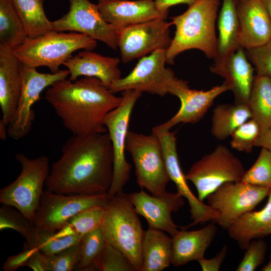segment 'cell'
<instances>
[{
	"mask_svg": "<svg viewBox=\"0 0 271 271\" xmlns=\"http://www.w3.org/2000/svg\"><path fill=\"white\" fill-rule=\"evenodd\" d=\"M13 229L26 240L28 246L38 247L40 244L38 232L34 224L15 207L4 205L0 208V230Z\"/></svg>",
	"mask_w": 271,
	"mask_h": 271,
	"instance_id": "cell-32",
	"label": "cell"
},
{
	"mask_svg": "<svg viewBox=\"0 0 271 271\" xmlns=\"http://www.w3.org/2000/svg\"><path fill=\"white\" fill-rule=\"evenodd\" d=\"M270 190L241 181L223 184L206 198L208 205L219 212L213 222L227 229L240 216L253 210Z\"/></svg>",
	"mask_w": 271,
	"mask_h": 271,
	"instance_id": "cell-12",
	"label": "cell"
},
{
	"mask_svg": "<svg viewBox=\"0 0 271 271\" xmlns=\"http://www.w3.org/2000/svg\"><path fill=\"white\" fill-rule=\"evenodd\" d=\"M45 0H12L27 37L35 38L53 30L44 9Z\"/></svg>",
	"mask_w": 271,
	"mask_h": 271,
	"instance_id": "cell-30",
	"label": "cell"
},
{
	"mask_svg": "<svg viewBox=\"0 0 271 271\" xmlns=\"http://www.w3.org/2000/svg\"><path fill=\"white\" fill-rule=\"evenodd\" d=\"M245 50L246 56L254 66L257 74L271 79V40L260 46Z\"/></svg>",
	"mask_w": 271,
	"mask_h": 271,
	"instance_id": "cell-40",
	"label": "cell"
},
{
	"mask_svg": "<svg viewBox=\"0 0 271 271\" xmlns=\"http://www.w3.org/2000/svg\"><path fill=\"white\" fill-rule=\"evenodd\" d=\"M105 240L99 226L83 235L80 242L78 262L79 270H91L93 262L103 247Z\"/></svg>",
	"mask_w": 271,
	"mask_h": 271,
	"instance_id": "cell-34",
	"label": "cell"
},
{
	"mask_svg": "<svg viewBox=\"0 0 271 271\" xmlns=\"http://www.w3.org/2000/svg\"><path fill=\"white\" fill-rule=\"evenodd\" d=\"M241 181L271 189V153L261 148L257 159L246 171Z\"/></svg>",
	"mask_w": 271,
	"mask_h": 271,
	"instance_id": "cell-36",
	"label": "cell"
},
{
	"mask_svg": "<svg viewBox=\"0 0 271 271\" xmlns=\"http://www.w3.org/2000/svg\"><path fill=\"white\" fill-rule=\"evenodd\" d=\"M68 1L69 11L61 18L52 22L53 30L83 34L116 50L117 30L104 21L97 5L89 0Z\"/></svg>",
	"mask_w": 271,
	"mask_h": 271,
	"instance_id": "cell-14",
	"label": "cell"
},
{
	"mask_svg": "<svg viewBox=\"0 0 271 271\" xmlns=\"http://www.w3.org/2000/svg\"><path fill=\"white\" fill-rule=\"evenodd\" d=\"M22 65L12 49L0 46V106L2 119L7 125L15 113L20 96Z\"/></svg>",
	"mask_w": 271,
	"mask_h": 271,
	"instance_id": "cell-22",
	"label": "cell"
},
{
	"mask_svg": "<svg viewBox=\"0 0 271 271\" xmlns=\"http://www.w3.org/2000/svg\"><path fill=\"white\" fill-rule=\"evenodd\" d=\"M257 123L250 118L236 128L231 134L230 144L232 148L246 153L251 152L260 135Z\"/></svg>",
	"mask_w": 271,
	"mask_h": 271,
	"instance_id": "cell-37",
	"label": "cell"
},
{
	"mask_svg": "<svg viewBox=\"0 0 271 271\" xmlns=\"http://www.w3.org/2000/svg\"><path fill=\"white\" fill-rule=\"evenodd\" d=\"M142 95V92L134 90L122 91L121 103L107 113L104 119L113 153V178L107 192L109 199L117 193L123 192L130 178L132 167L125 157L126 139L132 111Z\"/></svg>",
	"mask_w": 271,
	"mask_h": 271,
	"instance_id": "cell-9",
	"label": "cell"
},
{
	"mask_svg": "<svg viewBox=\"0 0 271 271\" xmlns=\"http://www.w3.org/2000/svg\"><path fill=\"white\" fill-rule=\"evenodd\" d=\"M80 242L58 253L47 255L48 271L74 270L78 262Z\"/></svg>",
	"mask_w": 271,
	"mask_h": 271,
	"instance_id": "cell-38",
	"label": "cell"
},
{
	"mask_svg": "<svg viewBox=\"0 0 271 271\" xmlns=\"http://www.w3.org/2000/svg\"><path fill=\"white\" fill-rule=\"evenodd\" d=\"M262 271H271V254L269 255V259L266 264L264 265L262 268Z\"/></svg>",
	"mask_w": 271,
	"mask_h": 271,
	"instance_id": "cell-49",
	"label": "cell"
},
{
	"mask_svg": "<svg viewBox=\"0 0 271 271\" xmlns=\"http://www.w3.org/2000/svg\"><path fill=\"white\" fill-rule=\"evenodd\" d=\"M26 266L35 271H48L47 256L38 248L30 258Z\"/></svg>",
	"mask_w": 271,
	"mask_h": 271,
	"instance_id": "cell-44",
	"label": "cell"
},
{
	"mask_svg": "<svg viewBox=\"0 0 271 271\" xmlns=\"http://www.w3.org/2000/svg\"><path fill=\"white\" fill-rule=\"evenodd\" d=\"M157 134L160 140L165 164L170 180L177 187V192L187 199L190 206L192 222L183 228H187L199 223L208 221L214 222L219 216V212L208 204H204L196 197L190 189L185 175L183 173L177 150L176 132L169 131H152Z\"/></svg>",
	"mask_w": 271,
	"mask_h": 271,
	"instance_id": "cell-17",
	"label": "cell"
},
{
	"mask_svg": "<svg viewBox=\"0 0 271 271\" xmlns=\"http://www.w3.org/2000/svg\"><path fill=\"white\" fill-rule=\"evenodd\" d=\"M172 238L164 231L149 227L142 244L141 271H161L171 264Z\"/></svg>",
	"mask_w": 271,
	"mask_h": 271,
	"instance_id": "cell-26",
	"label": "cell"
},
{
	"mask_svg": "<svg viewBox=\"0 0 271 271\" xmlns=\"http://www.w3.org/2000/svg\"><path fill=\"white\" fill-rule=\"evenodd\" d=\"M271 21V0H262Z\"/></svg>",
	"mask_w": 271,
	"mask_h": 271,
	"instance_id": "cell-48",
	"label": "cell"
},
{
	"mask_svg": "<svg viewBox=\"0 0 271 271\" xmlns=\"http://www.w3.org/2000/svg\"><path fill=\"white\" fill-rule=\"evenodd\" d=\"M210 71L225 79V82L235 98V103L246 104L254 77L252 67L244 48L239 47L222 61L214 63Z\"/></svg>",
	"mask_w": 271,
	"mask_h": 271,
	"instance_id": "cell-21",
	"label": "cell"
},
{
	"mask_svg": "<svg viewBox=\"0 0 271 271\" xmlns=\"http://www.w3.org/2000/svg\"><path fill=\"white\" fill-rule=\"evenodd\" d=\"M125 149L132 157L138 185L152 195L165 194L170 179L159 136L153 132L147 135L128 130Z\"/></svg>",
	"mask_w": 271,
	"mask_h": 271,
	"instance_id": "cell-7",
	"label": "cell"
},
{
	"mask_svg": "<svg viewBox=\"0 0 271 271\" xmlns=\"http://www.w3.org/2000/svg\"><path fill=\"white\" fill-rule=\"evenodd\" d=\"M104 211V207L101 206L84 210L70 219L60 230L52 235V237L84 235L101 226Z\"/></svg>",
	"mask_w": 271,
	"mask_h": 271,
	"instance_id": "cell-33",
	"label": "cell"
},
{
	"mask_svg": "<svg viewBox=\"0 0 271 271\" xmlns=\"http://www.w3.org/2000/svg\"><path fill=\"white\" fill-rule=\"evenodd\" d=\"M198 0H155V4L159 11L168 13L169 9L173 6L184 4L190 6Z\"/></svg>",
	"mask_w": 271,
	"mask_h": 271,
	"instance_id": "cell-45",
	"label": "cell"
},
{
	"mask_svg": "<svg viewBox=\"0 0 271 271\" xmlns=\"http://www.w3.org/2000/svg\"><path fill=\"white\" fill-rule=\"evenodd\" d=\"M128 195L123 192L110 199L101 224L105 241L122 252L136 269L142 267L145 231Z\"/></svg>",
	"mask_w": 271,
	"mask_h": 271,
	"instance_id": "cell-4",
	"label": "cell"
},
{
	"mask_svg": "<svg viewBox=\"0 0 271 271\" xmlns=\"http://www.w3.org/2000/svg\"><path fill=\"white\" fill-rule=\"evenodd\" d=\"M251 118L258 124L260 133L271 126V79L260 74L255 75L247 102Z\"/></svg>",
	"mask_w": 271,
	"mask_h": 271,
	"instance_id": "cell-29",
	"label": "cell"
},
{
	"mask_svg": "<svg viewBox=\"0 0 271 271\" xmlns=\"http://www.w3.org/2000/svg\"><path fill=\"white\" fill-rule=\"evenodd\" d=\"M118 57L103 56L84 50L68 59L63 64L69 71V79L74 81L81 76L94 77L108 87L121 78Z\"/></svg>",
	"mask_w": 271,
	"mask_h": 271,
	"instance_id": "cell-23",
	"label": "cell"
},
{
	"mask_svg": "<svg viewBox=\"0 0 271 271\" xmlns=\"http://www.w3.org/2000/svg\"><path fill=\"white\" fill-rule=\"evenodd\" d=\"M45 98L65 128L78 136L107 132L104 117L122 100L100 79L88 76L55 82L47 88Z\"/></svg>",
	"mask_w": 271,
	"mask_h": 271,
	"instance_id": "cell-2",
	"label": "cell"
},
{
	"mask_svg": "<svg viewBox=\"0 0 271 271\" xmlns=\"http://www.w3.org/2000/svg\"><path fill=\"white\" fill-rule=\"evenodd\" d=\"M255 147L264 148L271 153V126L265 132L260 134Z\"/></svg>",
	"mask_w": 271,
	"mask_h": 271,
	"instance_id": "cell-46",
	"label": "cell"
},
{
	"mask_svg": "<svg viewBox=\"0 0 271 271\" xmlns=\"http://www.w3.org/2000/svg\"><path fill=\"white\" fill-rule=\"evenodd\" d=\"M27 37L12 0H0V46L13 49Z\"/></svg>",
	"mask_w": 271,
	"mask_h": 271,
	"instance_id": "cell-31",
	"label": "cell"
},
{
	"mask_svg": "<svg viewBox=\"0 0 271 271\" xmlns=\"http://www.w3.org/2000/svg\"><path fill=\"white\" fill-rule=\"evenodd\" d=\"M104 21L116 29L157 19H166L168 13L159 10L153 0H98Z\"/></svg>",
	"mask_w": 271,
	"mask_h": 271,
	"instance_id": "cell-19",
	"label": "cell"
},
{
	"mask_svg": "<svg viewBox=\"0 0 271 271\" xmlns=\"http://www.w3.org/2000/svg\"><path fill=\"white\" fill-rule=\"evenodd\" d=\"M83 235H69L59 238H47L38 247L46 255H50L79 243Z\"/></svg>",
	"mask_w": 271,
	"mask_h": 271,
	"instance_id": "cell-41",
	"label": "cell"
},
{
	"mask_svg": "<svg viewBox=\"0 0 271 271\" xmlns=\"http://www.w3.org/2000/svg\"><path fill=\"white\" fill-rule=\"evenodd\" d=\"M166 49L157 50L140 59L131 71L125 77L114 82L109 86L115 94L126 90L147 92L161 96L168 92V84L174 75L165 67Z\"/></svg>",
	"mask_w": 271,
	"mask_h": 271,
	"instance_id": "cell-15",
	"label": "cell"
},
{
	"mask_svg": "<svg viewBox=\"0 0 271 271\" xmlns=\"http://www.w3.org/2000/svg\"><path fill=\"white\" fill-rule=\"evenodd\" d=\"M239 25V44L245 49L271 40V21L262 0H236Z\"/></svg>",
	"mask_w": 271,
	"mask_h": 271,
	"instance_id": "cell-20",
	"label": "cell"
},
{
	"mask_svg": "<svg viewBox=\"0 0 271 271\" xmlns=\"http://www.w3.org/2000/svg\"><path fill=\"white\" fill-rule=\"evenodd\" d=\"M113 171V153L107 132L72 135L50 168L46 189L64 194H107Z\"/></svg>",
	"mask_w": 271,
	"mask_h": 271,
	"instance_id": "cell-1",
	"label": "cell"
},
{
	"mask_svg": "<svg viewBox=\"0 0 271 271\" xmlns=\"http://www.w3.org/2000/svg\"><path fill=\"white\" fill-rule=\"evenodd\" d=\"M38 247H32L24 244L21 252L9 257L4 263L3 268L6 271H14L20 267L27 265L32 255Z\"/></svg>",
	"mask_w": 271,
	"mask_h": 271,
	"instance_id": "cell-42",
	"label": "cell"
},
{
	"mask_svg": "<svg viewBox=\"0 0 271 271\" xmlns=\"http://www.w3.org/2000/svg\"><path fill=\"white\" fill-rule=\"evenodd\" d=\"M109 200L107 194H64L46 189L33 224L38 231L53 235L78 213L95 206L105 207Z\"/></svg>",
	"mask_w": 271,
	"mask_h": 271,
	"instance_id": "cell-10",
	"label": "cell"
},
{
	"mask_svg": "<svg viewBox=\"0 0 271 271\" xmlns=\"http://www.w3.org/2000/svg\"><path fill=\"white\" fill-rule=\"evenodd\" d=\"M91 270L136 271V269L122 252L105 242L93 262Z\"/></svg>",
	"mask_w": 271,
	"mask_h": 271,
	"instance_id": "cell-35",
	"label": "cell"
},
{
	"mask_svg": "<svg viewBox=\"0 0 271 271\" xmlns=\"http://www.w3.org/2000/svg\"><path fill=\"white\" fill-rule=\"evenodd\" d=\"M226 230L242 250L246 249L253 239L271 234V189L267 201L261 210L243 214Z\"/></svg>",
	"mask_w": 271,
	"mask_h": 271,
	"instance_id": "cell-25",
	"label": "cell"
},
{
	"mask_svg": "<svg viewBox=\"0 0 271 271\" xmlns=\"http://www.w3.org/2000/svg\"><path fill=\"white\" fill-rule=\"evenodd\" d=\"M239 158L226 147L218 145L194 163L185 175L195 186L201 201L223 184L241 181L245 172Z\"/></svg>",
	"mask_w": 271,
	"mask_h": 271,
	"instance_id": "cell-8",
	"label": "cell"
},
{
	"mask_svg": "<svg viewBox=\"0 0 271 271\" xmlns=\"http://www.w3.org/2000/svg\"><path fill=\"white\" fill-rule=\"evenodd\" d=\"M251 118L250 109L246 104H218L213 111L211 132L218 140H224Z\"/></svg>",
	"mask_w": 271,
	"mask_h": 271,
	"instance_id": "cell-28",
	"label": "cell"
},
{
	"mask_svg": "<svg viewBox=\"0 0 271 271\" xmlns=\"http://www.w3.org/2000/svg\"><path fill=\"white\" fill-rule=\"evenodd\" d=\"M96 46V40L86 35L52 30L37 37H27L13 50L23 65L35 68L47 67L55 73L75 51H92Z\"/></svg>",
	"mask_w": 271,
	"mask_h": 271,
	"instance_id": "cell-5",
	"label": "cell"
},
{
	"mask_svg": "<svg viewBox=\"0 0 271 271\" xmlns=\"http://www.w3.org/2000/svg\"><path fill=\"white\" fill-rule=\"evenodd\" d=\"M217 22L218 35L215 63L222 61L241 47L236 0H222Z\"/></svg>",
	"mask_w": 271,
	"mask_h": 271,
	"instance_id": "cell-27",
	"label": "cell"
},
{
	"mask_svg": "<svg viewBox=\"0 0 271 271\" xmlns=\"http://www.w3.org/2000/svg\"><path fill=\"white\" fill-rule=\"evenodd\" d=\"M164 19L125 27L117 30V47L123 63L141 58L158 49H167L172 39V25Z\"/></svg>",
	"mask_w": 271,
	"mask_h": 271,
	"instance_id": "cell-13",
	"label": "cell"
},
{
	"mask_svg": "<svg viewBox=\"0 0 271 271\" xmlns=\"http://www.w3.org/2000/svg\"><path fill=\"white\" fill-rule=\"evenodd\" d=\"M22 87L15 113L8 125V135L19 140L30 131L35 119L33 105L40 98L41 93L55 82L65 79L69 75L68 69L60 70L55 73H44L36 68L22 64Z\"/></svg>",
	"mask_w": 271,
	"mask_h": 271,
	"instance_id": "cell-11",
	"label": "cell"
},
{
	"mask_svg": "<svg viewBox=\"0 0 271 271\" xmlns=\"http://www.w3.org/2000/svg\"><path fill=\"white\" fill-rule=\"evenodd\" d=\"M220 0H198L183 14L171 18L176 31L166 51V63L173 64L181 53L190 49L214 59L217 45L215 22Z\"/></svg>",
	"mask_w": 271,
	"mask_h": 271,
	"instance_id": "cell-3",
	"label": "cell"
},
{
	"mask_svg": "<svg viewBox=\"0 0 271 271\" xmlns=\"http://www.w3.org/2000/svg\"><path fill=\"white\" fill-rule=\"evenodd\" d=\"M217 227L212 222L204 227L192 231L182 228L173 237L171 264L178 267L204 257L206 250L213 241Z\"/></svg>",
	"mask_w": 271,
	"mask_h": 271,
	"instance_id": "cell-24",
	"label": "cell"
},
{
	"mask_svg": "<svg viewBox=\"0 0 271 271\" xmlns=\"http://www.w3.org/2000/svg\"><path fill=\"white\" fill-rule=\"evenodd\" d=\"M128 195L136 212L146 219L149 227L166 232L171 237L177 233L179 226L174 222L172 213L184 205L183 197L179 192L154 196L142 189Z\"/></svg>",
	"mask_w": 271,
	"mask_h": 271,
	"instance_id": "cell-18",
	"label": "cell"
},
{
	"mask_svg": "<svg viewBox=\"0 0 271 271\" xmlns=\"http://www.w3.org/2000/svg\"><path fill=\"white\" fill-rule=\"evenodd\" d=\"M21 166L16 179L0 190V203L12 206L33 223L50 167L45 155L30 159L22 153L15 155Z\"/></svg>",
	"mask_w": 271,
	"mask_h": 271,
	"instance_id": "cell-6",
	"label": "cell"
},
{
	"mask_svg": "<svg viewBox=\"0 0 271 271\" xmlns=\"http://www.w3.org/2000/svg\"><path fill=\"white\" fill-rule=\"evenodd\" d=\"M8 135V125L1 119L0 120V138L5 140Z\"/></svg>",
	"mask_w": 271,
	"mask_h": 271,
	"instance_id": "cell-47",
	"label": "cell"
},
{
	"mask_svg": "<svg viewBox=\"0 0 271 271\" xmlns=\"http://www.w3.org/2000/svg\"><path fill=\"white\" fill-rule=\"evenodd\" d=\"M227 252V247L224 245L221 250L213 257L206 259L205 257L198 260L203 271H218L225 259Z\"/></svg>",
	"mask_w": 271,
	"mask_h": 271,
	"instance_id": "cell-43",
	"label": "cell"
},
{
	"mask_svg": "<svg viewBox=\"0 0 271 271\" xmlns=\"http://www.w3.org/2000/svg\"><path fill=\"white\" fill-rule=\"evenodd\" d=\"M228 90L229 88L225 82L206 91L192 89L187 81L173 75L168 84V92L180 99V107L169 120L154 127L152 131H169L179 123L198 122L205 115L215 99Z\"/></svg>",
	"mask_w": 271,
	"mask_h": 271,
	"instance_id": "cell-16",
	"label": "cell"
},
{
	"mask_svg": "<svg viewBox=\"0 0 271 271\" xmlns=\"http://www.w3.org/2000/svg\"><path fill=\"white\" fill-rule=\"evenodd\" d=\"M267 245L262 239L251 241L245 253L236 268L237 271H254L262 263Z\"/></svg>",
	"mask_w": 271,
	"mask_h": 271,
	"instance_id": "cell-39",
	"label": "cell"
}]
</instances>
